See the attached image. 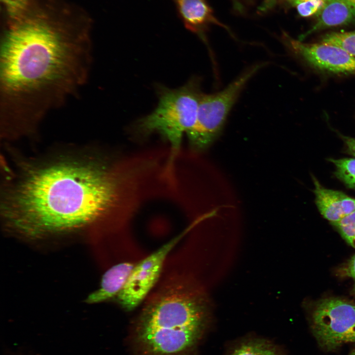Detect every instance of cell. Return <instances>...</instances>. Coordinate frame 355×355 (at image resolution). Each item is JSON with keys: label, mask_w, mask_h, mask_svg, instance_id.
<instances>
[{"label": "cell", "mask_w": 355, "mask_h": 355, "mask_svg": "<svg viewBox=\"0 0 355 355\" xmlns=\"http://www.w3.org/2000/svg\"><path fill=\"white\" fill-rule=\"evenodd\" d=\"M12 20L0 43V119L3 128H33L86 82L92 51L87 33L28 14Z\"/></svg>", "instance_id": "6da1fadb"}, {"label": "cell", "mask_w": 355, "mask_h": 355, "mask_svg": "<svg viewBox=\"0 0 355 355\" xmlns=\"http://www.w3.org/2000/svg\"><path fill=\"white\" fill-rule=\"evenodd\" d=\"M108 170L79 161L35 169L8 198L7 219L20 233L36 237L84 226L127 206L126 177Z\"/></svg>", "instance_id": "7a4b0ae2"}, {"label": "cell", "mask_w": 355, "mask_h": 355, "mask_svg": "<svg viewBox=\"0 0 355 355\" xmlns=\"http://www.w3.org/2000/svg\"><path fill=\"white\" fill-rule=\"evenodd\" d=\"M212 306L202 291L174 288L147 304L135 331L155 330L166 337L176 338L188 329H207L211 320Z\"/></svg>", "instance_id": "3957f363"}, {"label": "cell", "mask_w": 355, "mask_h": 355, "mask_svg": "<svg viewBox=\"0 0 355 355\" xmlns=\"http://www.w3.org/2000/svg\"><path fill=\"white\" fill-rule=\"evenodd\" d=\"M202 94L200 80L197 77L177 89L161 87L156 107L136 122L135 132L141 137L153 134L160 135L170 144V158L174 161L183 135L195 124Z\"/></svg>", "instance_id": "277c9868"}, {"label": "cell", "mask_w": 355, "mask_h": 355, "mask_svg": "<svg viewBox=\"0 0 355 355\" xmlns=\"http://www.w3.org/2000/svg\"><path fill=\"white\" fill-rule=\"evenodd\" d=\"M266 63L248 68L224 90L213 94H202L196 121L186 133L194 149L208 147L220 133L227 116L248 81Z\"/></svg>", "instance_id": "5b68a950"}, {"label": "cell", "mask_w": 355, "mask_h": 355, "mask_svg": "<svg viewBox=\"0 0 355 355\" xmlns=\"http://www.w3.org/2000/svg\"><path fill=\"white\" fill-rule=\"evenodd\" d=\"M313 333L327 350L355 343V303L338 298L318 302L312 313Z\"/></svg>", "instance_id": "8992f818"}, {"label": "cell", "mask_w": 355, "mask_h": 355, "mask_svg": "<svg viewBox=\"0 0 355 355\" xmlns=\"http://www.w3.org/2000/svg\"><path fill=\"white\" fill-rule=\"evenodd\" d=\"M186 232L185 230L135 264L124 287L116 297L123 309L131 311L143 301L158 281L167 255Z\"/></svg>", "instance_id": "52a82bcc"}, {"label": "cell", "mask_w": 355, "mask_h": 355, "mask_svg": "<svg viewBox=\"0 0 355 355\" xmlns=\"http://www.w3.org/2000/svg\"><path fill=\"white\" fill-rule=\"evenodd\" d=\"M284 36V42L286 47L310 66L333 73H355V56L341 48L323 43H303Z\"/></svg>", "instance_id": "ba28073f"}, {"label": "cell", "mask_w": 355, "mask_h": 355, "mask_svg": "<svg viewBox=\"0 0 355 355\" xmlns=\"http://www.w3.org/2000/svg\"><path fill=\"white\" fill-rule=\"evenodd\" d=\"M315 203L321 215L333 223L355 210V199L345 193L325 188L314 176Z\"/></svg>", "instance_id": "9c48e42d"}, {"label": "cell", "mask_w": 355, "mask_h": 355, "mask_svg": "<svg viewBox=\"0 0 355 355\" xmlns=\"http://www.w3.org/2000/svg\"><path fill=\"white\" fill-rule=\"evenodd\" d=\"M317 17L316 23L300 36L299 40L326 28L355 23V0H327Z\"/></svg>", "instance_id": "30bf717a"}, {"label": "cell", "mask_w": 355, "mask_h": 355, "mask_svg": "<svg viewBox=\"0 0 355 355\" xmlns=\"http://www.w3.org/2000/svg\"><path fill=\"white\" fill-rule=\"evenodd\" d=\"M178 14L185 27L202 37L203 29L213 23L225 27L213 15L206 0H174Z\"/></svg>", "instance_id": "8fae6325"}, {"label": "cell", "mask_w": 355, "mask_h": 355, "mask_svg": "<svg viewBox=\"0 0 355 355\" xmlns=\"http://www.w3.org/2000/svg\"><path fill=\"white\" fill-rule=\"evenodd\" d=\"M136 264L125 262L109 269L103 275L100 287L86 299L87 303L93 304L116 297L124 287Z\"/></svg>", "instance_id": "7c38bea8"}, {"label": "cell", "mask_w": 355, "mask_h": 355, "mask_svg": "<svg viewBox=\"0 0 355 355\" xmlns=\"http://www.w3.org/2000/svg\"><path fill=\"white\" fill-rule=\"evenodd\" d=\"M225 355H284L280 347L268 340L250 338L234 344Z\"/></svg>", "instance_id": "4fadbf2b"}, {"label": "cell", "mask_w": 355, "mask_h": 355, "mask_svg": "<svg viewBox=\"0 0 355 355\" xmlns=\"http://www.w3.org/2000/svg\"><path fill=\"white\" fill-rule=\"evenodd\" d=\"M335 166L334 174L348 188L355 190V158L329 159Z\"/></svg>", "instance_id": "5bb4252c"}, {"label": "cell", "mask_w": 355, "mask_h": 355, "mask_svg": "<svg viewBox=\"0 0 355 355\" xmlns=\"http://www.w3.org/2000/svg\"><path fill=\"white\" fill-rule=\"evenodd\" d=\"M321 43L337 46L355 56V31L327 34L321 38Z\"/></svg>", "instance_id": "9a60e30c"}, {"label": "cell", "mask_w": 355, "mask_h": 355, "mask_svg": "<svg viewBox=\"0 0 355 355\" xmlns=\"http://www.w3.org/2000/svg\"><path fill=\"white\" fill-rule=\"evenodd\" d=\"M331 224L336 228L342 238L355 248V210L339 221Z\"/></svg>", "instance_id": "2e32d148"}, {"label": "cell", "mask_w": 355, "mask_h": 355, "mask_svg": "<svg viewBox=\"0 0 355 355\" xmlns=\"http://www.w3.org/2000/svg\"><path fill=\"white\" fill-rule=\"evenodd\" d=\"M12 20L23 15L27 11L30 0H1Z\"/></svg>", "instance_id": "e0dca14e"}, {"label": "cell", "mask_w": 355, "mask_h": 355, "mask_svg": "<svg viewBox=\"0 0 355 355\" xmlns=\"http://www.w3.org/2000/svg\"><path fill=\"white\" fill-rule=\"evenodd\" d=\"M327 0H310L295 5L298 13L302 17L317 16L324 7Z\"/></svg>", "instance_id": "ac0fdd59"}, {"label": "cell", "mask_w": 355, "mask_h": 355, "mask_svg": "<svg viewBox=\"0 0 355 355\" xmlns=\"http://www.w3.org/2000/svg\"><path fill=\"white\" fill-rule=\"evenodd\" d=\"M344 273L351 277L354 281L353 292L355 294V254L348 261L344 268Z\"/></svg>", "instance_id": "d6986e66"}, {"label": "cell", "mask_w": 355, "mask_h": 355, "mask_svg": "<svg viewBox=\"0 0 355 355\" xmlns=\"http://www.w3.org/2000/svg\"><path fill=\"white\" fill-rule=\"evenodd\" d=\"M340 136L344 142L347 152L355 157V138L342 135H340Z\"/></svg>", "instance_id": "ffe728a7"}, {"label": "cell", "mask_w": 355, "mask_h": 355, "mask_svg": "<svg viewBox=\"0 0 355 355\" xmlns=\"http://www.w3.org/2000/svg\"><path fill=\"white\" fill-rule=\"evenodd\" d=\"M277 0H264L258 10L261 12H266L271 9L276 4Z\"/></svg>", "instance_id": "44dd1931"}, {"label": "cell", "mask_w": 355, "mask_h": 355, "mask_svg": "<svg viewBox=\"0 0 355 355\" xmlns=\"http://www.w3.org/2000/svg\"><path fill=\"white\" fill-rule=\"evenodd\" d=\"M308 0H295L292 4L295 6L296 5H297V4H298L300 2L308 1Z\"/></svg>", "instance_id": "7402d4cb"}, {"label": "cell", "mask_w": 355, "mask_h": 355, "mask_svg": "<svg viewBox=\"0 0 355 355\" xmlns=\"http://www.w3.org/2000/svg\"><path fill=\"white\" fill-rule=\"evenodd\" d=\"M348 355H355V348L350 352Z\"/></svg>", "instance_id": "603a6c76"}, {"label": "cell", "mask_w": 355, "mask_h": 355, "mask_svg": "<svg viewBox=\"0 0 355 355\" xmlns=\"http://www.w3.org/2000/svg\"><path fill=\"white\" fill-rule=\"evenodd\" d=\"M287 0L288 1H289V2H290L291 4H292L293 2L295 0Z\"/></svg>", "instance_id": "cb8c5ba5"}, {"label": "cell", "mask_w": 355, "mask_h": 355, "mask_svg": "<svg viewBox=\"0 0 355 355\" xmlns=\"http://www.w3.org/2000/svg\"><path fill=\"white\" fill-rule=\"evenodd\" d=\"M238 0H233V2L234 3H236L238 2Z\"/></svg>", "instance_id": "d4e9b609"}]
</instances>
